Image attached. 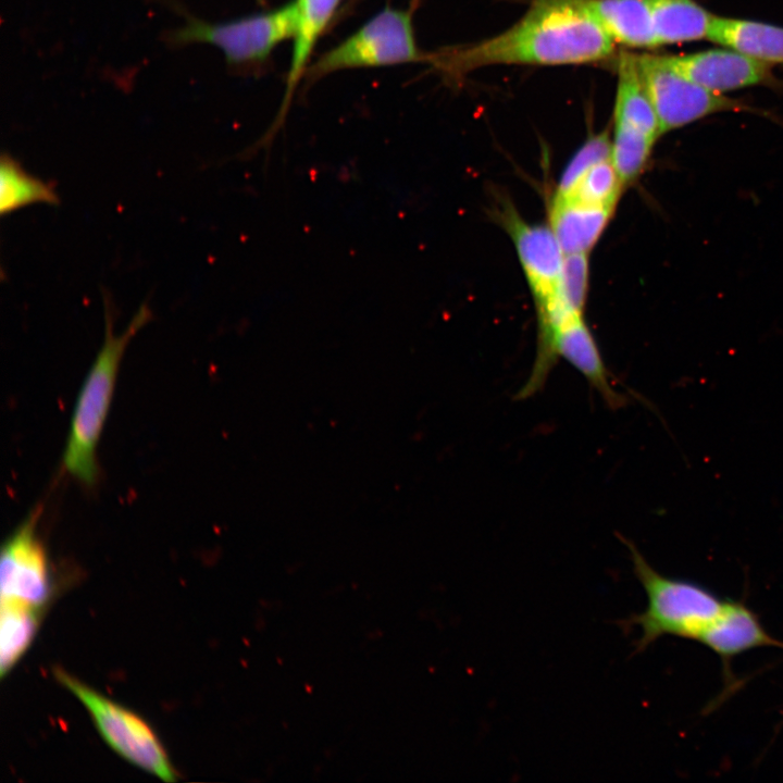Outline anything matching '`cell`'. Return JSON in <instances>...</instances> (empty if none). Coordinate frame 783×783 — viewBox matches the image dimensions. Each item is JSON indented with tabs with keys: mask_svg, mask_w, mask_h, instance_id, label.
I'll return each mask as SVG.
<instances>
[{
	"mask_svg": "<svg viewBox=\"0 0 783 783\" xmlns=\"http://www.w3.org/2000/svg\"><path fill=\"white\" fill-rule=\"evenodd\" d=\"M613 209L555 197L550 228L564 254L588 253L607 226Z\"/></svg>",
	"mask_w": 783,
	"mask_h": 783,
	"instance_id": "15",
	"label": "cell"
},
{
	"mask_svg": "<svg viewBox=\"0 0 783 783\" xmlns=\"http://www.w3.org/2000/svg\"><path fill=\"white\" fill-rule=\"evenodd\" d=\"M295 2L297 20L293 35V53L283 102L285 109L300 78L307 73L312 50L335 14L340 0H295Z\"/></svg>",
	"mask_w": 783,
	"mask_h": 783,
	"instance_id": "17",
	"label": "cell"
},
{
	"mask_svg": "<svg viewBox=\"0 0 783 783\" xmlns=\"http://www.w3.org/2000/svg\"><path fill=\"white\" fill-rule=\"evenodd\" d=\"M676 72L714 92L767 83L770 65L733 49H710L683 55H664Z\"/></svg>",
	"mask_w": 783,
	"mask_h": 783,
	"instance_id": "11",
	"label": "cell"
},
{
	"mask_svg": "<svg viewBox=\"0 0 783 783\" xmlns=\"http://www.w3.org/2000/svg\"><path fill=\"white\" fill-rule=\"evenodd\" d=\"M657 139L639 132L614 126L611 162L623 186L643 174Z\"/></svg>",
	"mask_w": 783,
	"mask_h": 783,
	"instance_id": "21",
	"label": "cell"
},
{
	"mask_svg": "<svg viewBox=\"0 0 783 783\" xmlns=\"http://www.w3.org/2000/svg\"><path fill=\"white\" fill-rule=\"evenodd\" d=\"M658 45L707 38L712 18L695 0H645Z\"/></svg>",
	"mask_w": 783,
	"mask_h": 783,
	"instance_id": "18",
	"label": "cell"
},
{
	"mask_svg": "<svg viewBox=\"0 0 783 783\" xmlns=\"http://www.w3.org/2000/svg\"><path fill=\"white\" fill-rule=\"evenodd\" d=\"M617 70L614 126L658 139L662 134L639 70L638 54L621 52Z\"/></svg>",
	"mask_w": 783,
	"mask_h": 783,
	"instance_id": "13",
	"label": "cell"
},
{
	"mask_svg": "<svg viewBox=\"0 0 783 783\" xmlns=\"http://www.w3.org/2000/svg\"><path fill=\"white\" fill-rule=\"evenodd\" d=\"M638 65L661 134L714 113L749 109L738 100L710 91L683 76L668 64L664 55L638 54Z\"/></svg>",
	"mask_w": 783,
	"mask_h": 783,
	"instance_id": "7",
	"label": "cell"
},
{
	"mask_svg": "<svg viewBox=\"0 0 783 783\" xmlns=\"http://www.w3.org/2000/svg\"><path fill=\"white\" fill-rule=\"evenodd\" d=\"M53 184L45 182L23 169L9 153L0 159V212L10 214L34 203L59 204Z\"/></svg>",
	"mask_w": 783,
	"mask_h": 783,
	"instance_id": "19",
	"label": "cell"
},
{
	"mask_svg": "<svg viewBox=\"0 0 783 783\" xmlns=\"http://www.w3.org/2000/svg\"><path fill=\"white\" fill-rule=\"evenodd\" d=\"M621 539L630 550L635 576L647 595L643 612L618 622L625 631L634 625L641 629L636 652L664 635L697 641L721 613L726 600L697 583L661 575L632 543Z\"/></svg>",
	"mask_w": 783,
	"mask_h": 783,
	"instance_id": "3",
	"label": "cell"
},
{
	"mask_svg": "<svg viewBox=\"0 0 783 783\" xmlns=\"http://www.w3.org/2000/svg\"><path fill=\"white\" fill-rule=\"evenodd\" d=\"M558 358L566 359L579 371L609 407L616 409L624 403V398L612 386L611 374L581 313L569 318L554 330L544 344L537 346L533 369L515 398L526 399L535 395L545 385Z\"/></svg>",
	"mask_w": 783,
	"mask_h": 783,
	"instance_id": "8",
	"label": "cell"
},
{
	"mask_svg": "<svg viewBox=\"0 0 783 783\" xmlns=\"http://www.w3.org/2000/svg\"><path fill=\"white\" fill-rule=\"evenodd\" d=\"M588 253L566 254L560 282L563 300L583 313L588 283Z\"/></svg>",
	"mask_w": 783,
	"mask_h": 783,
	"instance_id": "24",
	"label": "cell"
},
{
	"mask_svg": "<svg viewBox=\"0 0 783 783\" xmlns=\"http://www.w3.org/2000/svg\"><path fill=\"white\" fill-rule=\"evenodd\" d=\"M104 304V340L79 389L62 458L65 472L87 486H92L99 476L98 446L113 400L123 355L132 338L151 319V311L144 303L126 330L116 335L107 297Z\"/></svg>",
	"mask_w": 783,
	"mask_h": 783,
	"instance_id": "2",
	"label": "cell"
},
{
	"mask_svg": "<svg viewBox=\"0 0 783 783\" xmlns=\"http://www.w3.org/2000/svg\"><path fill=\"white\" fill-rule=\"evenodd\" d=\"M587 0H532L505 32L476 44L428 53L426 62L452 79L490 65H567L608 59L614 50Z\"/></svg>",
	"mask_w": 783,
	"mask_h": 783,
	"instance_id": "1",
	"label": "cell"
},
{
	"mask_svg": "<svg viewBox=\"0 0 783 783\" xmlns=\"http://www.w3.org/2000/svg\"><path fill=\"white\" fill-rule=\"evenodd\" d=\"M697 641L712 649L724 661L759 646L783 648V643L766 632L751 610L734 600H726L721 613Z\"/></svg>",
	"mask_w": 783,
	"mask_h": 783,
	"instance_id": "12",
	"label": "cell"
},
{
	"mask_svg": "<svg viewBox=\"0 0 783 783\" xmlns=\"http://www.w3.org/2000/svg\"><path fill=\"white\" fill-rule=\"evenodd\" d=\"M42 611L11 604L0 608V671L3 678L24 655L39 626Z\"/></svg>",
	"mask_w": 783,
	"mask_h": 783,
	"instance_id": "20",
	"label": "cell"
},
{
	"mask_svg": "<svg viewBox=\"0 0 783 783\" xmlns=\"http://www.w3.org/2000/svg\"><path fill=\"white\" fill-rule=\"evenodd\" d=\"M427 55L415 40L413 9L385 8L323 53L307 74L313 79L343 70L426 62Z\"/></svg>",
	"mask_w": 783,
	"mask_h": 783,
	"instance_id": "4",
	"label": "cell"
},
{
	"mask_svg": "<svg viewBox=\"0 0 783 783\" xmlns=\"http://www.w3.org/2000/svg\"><path fill=\"white\" fill-rule=\"evenodd\" d=\"M54 674L87 709L98 732L115 753L163 781L176 780L164 747L145 720L64 670L57 669Z\"/></svg>",
	"mask_w": 783,
	"mask_h": 783,
	"instance_id": "5",
	"label": "cell"
},
{
	"mask_svg": "<svg viewBox=\"0 0 783 783\" xmlns=\"http://www.w3.org/2000/svg\"><path fill=\"white\" fill-rule=\"evenodd\" d=\"M40 509L35 508L2 546L1 604L42 611L52 593L49 561L38 535Z\"/></svg>",
	"mask_w": 783,
	"mask_h": 783,
	"instance_id": "9",
	"label": "cell"
},
{
	"mask_svg": "<svg viewBox=\"0 0 783 783\" xmlns=\"http://www.w3.org/2000/svg\"><path fill=\"white\" fill-rule=\"evenodd\" d=\"M500 216L539 310L559 294L566 254L550 227L525 222L511 206H505Z\"/></svg>",
	"mask_w": 783,
	"mask_h": 783,
	"instance_id": "10",
	"label": "cell"
},
{
	"mask_svg": "<svg viewBox=\"0 0 783 783\" xmlns=\"http://www.w3.org/2000/svg\"><path fill=\"white\" fill-rule=\"evenodd\" d=\"M297 20L295 0L275 10L223 23L190 20L176 29L177 44L200 42L216 47L233 64L262 62L274 48L293 38Z\"/></svg>",
	"mask_w": 783,
	"mask_h": 783,
	"instance_id": "6",
	"label": "cell"
},
{
	"mask_svg": "<svg viewBox=\"0 0 783 783\" xmlns=\"http://www.w3.org/2000/svg\"><path fill=\"white\" fill-rule=\"evenodd\" d=\"M623 187L609 158L592 166L569 195L557 198L614 209Z\"/></svg>",
	"mask_w": 783,
	"mask_h": 783,
	"instance_id": "22",
	"label": "cell"
},
{
	"mask_svg": "<svg viewBox=\"0 0 783 783\" xmlns=\"http://www.w3.org/2000/svg\"><path fill=\"white\" fill-rule=\"evenodd\" d=\"M610 157L611 140L608 132L605 130L589 136L567 164L560 177L556 197L569 195L592 166Z\"/></svg>",
	"mask_w": 783,
	"mask_h": 783,
	"instance_id": "23",
	"label": "cell"
},
{
	"mask_svg": "<svg viewBox=\"0 0 783 783\" xmlns=\"http://www.w3.org/2000/svg\"><path fill=\"white\" fill-rule=\"evenodd\" d=\"M707 38L767 64H783V27L713 15Z\"/></svg>",
	"mask_w": 783,
	"mask_h": 783,
	"instance_id": "14",
	"label": "cell"
},
{
	"mask_svg": "<svg viewBox=\"0 0 783 783\" xmlns=\"http://www.w3.org/2000/svg\"><path fill=\"white\" fill-rule=\"evenodd\" d=\"M588 7L608 36L632 48L658 45L645 0H587Z\"/></svg>",
	"mask_w": 783,
	"mask_h": 783,
	"instance_id": "16",
	"label": "cell"
}]
</instances>
